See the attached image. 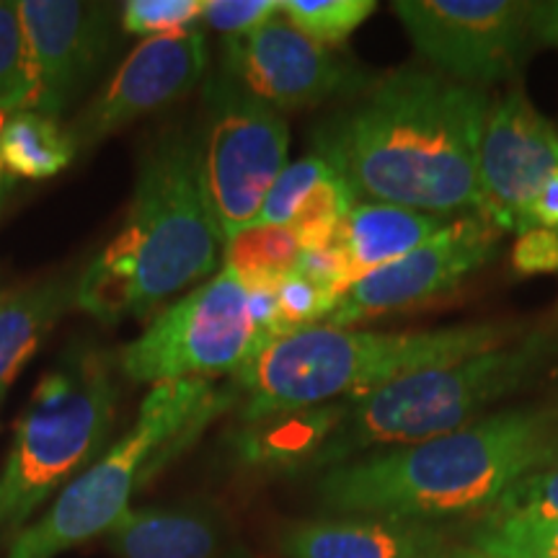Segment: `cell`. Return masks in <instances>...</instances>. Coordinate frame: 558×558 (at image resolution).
I'll return each mask as SVG.
<instances>
[{"mask_svg": "<svg viewBox=\"0 0 558 558\" xmlns=\"http://www.w3.org/2000/svg\"><path fill=\"white\" fill-rule=\"evenodd\" d=\"M207 60V39L194 26L140 41L101 94L68 128L75 148H94L132 122L171 107L205 78Z\"/></svg>", "mask_w": 558, "mask_h": 558, "instance_id": "14", "label": "cell"}, {"mask_svg": "<svg viewBox=\"0 0 558 558\" xmlns=\"http://www.w3.org/2000/svg\"><path fill=\"white\" fill-rule=\"evenodd\" d=\"M558 173V130L520 88L488 109L478 150L476 215L512 230L543 184Z\"/></svg>", "mask_w": 558, "mask_h": 558, "instance_id": "13", "label": "cell"}, {"mask_svg": "<svg viewBox=\"0 0 558 558\" xmlns=\"http://www.w3.org/2000/svg\"><path fill=\"white\" fill-rule=\"evenodd\" d=\"M5 120H9V111L0 109V135H3ZM3 181H5V166H3V158H0V192H3Z\"/></svg>", "mask_w": 558, "mask_h": 558, "instance_id": "37", "label": "cell"}, {"mask_svg": "<svg viewBox=\"0 0 558 558\" xmlns=\"http://www.w3.org/2000/svg\"><path fill=\"white\" fill-rule=\"evenodd\" d=\"M267 339L251 316L248 290L222 264L220 271L171 303L117 357V369L135 383L213 380L248 365Z\"/></svg>", "mask_w": 558, "mask_h": 558, "instance_id": "9", "label": "cell"}, {"mask_svg": "<svg viewBox=\"0 0 558 558\" xmlns=\"http://www.w3.org/2000/svg\"><path fill=\"white\" fill-rule=\"evenodd\" d=\"M344 411L347 401H339L239 424L230 435V452L251 471H311L344 418Z\"/></svg>", "mask_w": 558, "mask_h": 558, "instance_id": "18", "label": "cell"}, {"mask_svg": "<svg viewBox=\"0 0 558 558\" xmlns=\"http://www.w3.org/2000/svg\"><path fill=\"white\" fill-rule=\"evenodd\" d=\"M488 90L422 68L373 78L352 107L313 132L316 153L354 197L448 215L478 202Z\"/></svg>", "mask_w": 558, "mask_h": 558, "instance_id": "1", "label": "cell"}, {"mask_svg": "<svg viewBox=\"0 0 558 558\" xmlns=\"http://www.w3.org/2000/svg\"><path fill=\"white\" fill-rule=\"evenodd\" d=\"M512 267L520 275H548L558 271V233L556 230H530L520 235L512 251Z\"/></svg>", "mask_w": 558, "mask_h": 558, "instance_id": "33", "label": "cell"}, {"mask_svg": "<svg viewBox=\"0 0 558 558\" xmlns=\"http://www.w3.org/2000/svg\"><path fill=\"white\" fill-rule=\"evenodd\" d=\"M39 107V70L21 21L19 3L0 0V109Z\"/></svg>", "mask_w": 558, "mask_h": 558, "instance_id": "23", "label": "cell"}, {"mask_svg": "<svg viewBox=\"0 0 558 558\" xmlns=\"http://www.w3.org/2000/svg\"><path fill=\"white\" fill-rule=\"evenodd\" d=\"M375 9L373 0H279V16L324 47L347 41Z\"/></svg>", "mask_w": 558, "mask_h": 558, "instance_id": "24", "label": "cell"}, {"mask_svg": "<svg viewBox=\"0 0 558 558\" xmlns=\"http://www.w3.org/2000/svg\"><path fill=\"white\" fill-rule=\"evenodd\" d=\"M114 369L104 349L75 341L32 393L0 471V548L29 527L58 488L101 458L120 401Z\"/></svg>", "mask_w": 558, "mask_h": 558, "instance_id": "7", "label": "cell"}, {"mask_svg": "<svg viewBox=\"0 0 558 558\" xmlns=\"http://www.w3.org/2000/svg\"><path fill=\"white\" fill-rule=\"evenodd\" d=\"M331 173L333 169L318 153H311V156H303L295 163H288L275 184H271L256 222H262V226H290L300 205Z\"/></svg>", "mask_w": 558, "mask_h": 558, "instance_id": "27", "label": "cell"}, {"mask_svg": "<svg viewBox=\"0 0 558 558\" xmlns=\"http://www.w3.org/2000/svg\"><path fill=\"white\" fill-rule=\"evenodd\" d=\"M501 230L481 215L450 220L403 259L354 282L320 326L352 329L367 318L399 313L448 295L494 256Z\"/></svg>", "mask_w": 558, "mask_h": 558, "instance_id": "12", "label": "cell"}, {"mask_svg": "<svg viewBox=\"0 0 558 558\" xmlns=\"http://www.w3.org/2000/svg\"><path fill=\"white\" fill-rule=\"evenodd\" d=\"M471 541L525 558H558V520L522 518V514H486L471 533Z\"/></svg>", "mask_w": 558, "mask_h": 558, "instance_id": "25", "label": "cell"}, {"mask_svg": "<svg viewBox=\"0 0 558 558\" xmlns=\"http://www.w3.org/2000/svg\"><path fill=\"white\" fill-rule=\"evenodd\" d=\"M357 205L352 186L339 177L337 171L329 179L320 181L308 194V199L300 205V209L292 218L290 228L295 230L300 246L303 248H318L326 246L341 226V220L347 218L349 209Z\"/></svg>", "mask_w": 558, "mask_h": 558, "instance_id": "26", "label": "cell"}, {"mask_svg": "<svg viewBox=\"0 0 558 558\" xmlns=\"http://www.w3.org/2000/svg\"><path fill=\"white\" fill-rule=\"evenodd\" d=\"M107 541L117 558H243L228 518L209 501L130 507Z\"/></svg>", "mask_w": 558, "mask_h": 558, "instance_id": "16", "label": "cell"}, {"mask_svg": "<svg viewBox=\"0 0 558 558\" xmlns=\"http://www.w3.org/2000/svg\"><path fill=\"white\" fill-rule=\"evenodd\" d=\"M205 3L207 0H130L124 3L122 26L128 34L145 39L186 32L202 19Z\"/></svg>", "mask_w": 558, "mask_h": 558, "instance_id": "29", "label": "cell"}, {"mask_svg": "<svg viewBox=\"0 0 558 558\" xmlns=\"http://www.w3.org/2000/svg\"><path fill=\"white\" fill-rule=\"evenodd\" d=\"M530 34L538 45L558 47V0L530 3Z\"/></svg>", "mask_w": 558, "mask_h": 558, "instance_id": "35", "label": "cell"}, {"mask_svg": "<svg viewBox=\"0 0 558 558\" xmlns=\"http://www.w3.org/2000/svg\"><path fill=\"white\" fill-rule=\"evenodd\" d=\"M235 403V388H220L213 380L192 378L153 386L128 435L62 488L52 507L11 543L5 558H58L109 533L130 512L135 488L163 471L213 418Z\"/></svg>", "mask_w": 558, "mask_h": 558, "instance_id": "6", "label": "cell"}, {"mask_svg": "<svg viewBox=\"0 0 558 558\" xmlns=\"http://www.w3.org/2000/svg\"><path fill=\"white\" fill-rule=\"evenodd\" d=\"M558 458V407L494 411L448 435L349 460L320 476L337 514L439 520L492 509L520 478Z\"/></svg>", "mask_w": 558, "mask_h": 558, "instance_id": "2", "label": "cell"}, {"mask_svg": "<svg viewBox=\"0 0 558 558\" xmlns=\"http://www.w3.org/2000/svg\"><path fill=\"white\" fill-rule=\"evenodd\" d=\"M486 514L558 520V458L541 471L520 478Z\"/></svg>", "mask_w": 558, "mask_h": 558, "instance_id": "30", "label": "cell"}, {"mask_svg": "<svg viewBox=\"0 0 558 558\" xmlns=\"http://www.w3.org/2000/svg\"><path fill=\"white\" fill-rule=\"evenodd\" d=\"M442 546L429 522L369 514L295 522L279 535L284 558H429Z\"/></svg>", "mask_w": 558, "mask_h": 558, "instance_id": "17", "label": "cell"}, {"mask_svg": "<svg viewBox=\"0 0 558 558\" xmlns=\"http://www.w3.org/2000/svg\"><path fill=\"white\" fill-rule=\"evenodd\" d=\"M220 75L277 111L318 107L339 94H362L373 83L284 16L241 37H226Z\"/></svg>", "mask_w": 558, "mask_h": 558, "instance_id": "11", "label": "cell"}, {"mask_svg": "<svg viewBox=\"0 0 558 558\" xmlns=\"http://www.w3.org/2000/svg\"><path fill=\"white\" fill-rule=\"evenodd\" d=\"M337 298H331L329 292H324L318 284H313L308 277H303L300 271H292V275L288 279H282L277 288L275 339L320 326L326 316L337 308Z\"/></svg>", "mask_w": 558, "mask_h": 558, "instance_id": "28", "label": "cell"}, {"mask_svg": "<svg viewBox=\"0 0 558 558\" xmlns=\"http://www.w3.org/2000/svg\"><path fill=\"white\" fill-rule=\"evenodd\" d=\"M78 277H52L0 295V403L52 326L75 308Z\"/></svg>", "mask_w": 558, "mask_h": 558, "instance_id": "20", "label": "cell"}, {"mask_svg": "<svg viewBox=\"0 0 558 558\" xmlns=\"http://www.w3.org/2000/svg\"><path fill=\"white\" fill-rule=\"evenodd\" d=\"M295 271H300L303 277H308L313 284H318L320 290L329 292V295L337 300L352 288V277H349L347 259L333 241L318 248H303Z\"/></svg>", "mask_w": 558, "mask_h": 558, "instance_id": "32", "label": "cell"}, {"mask_svg": "<svg viewBox=\"0 0 558 558\" xmlns=\"http://www.w3.org/2000/svg\"><path fill=\"white\" fill-rule=\"evenodd\" d=\"M279 16V0H207L202 21L226 37H241Z\"/></svg>", "mask_w": 558, "mask_h": 558, "instance_id": "31", "label": "cell"}, {"mask_svg": "<svg viewBox=\"0 0 558 558\" xmlns=\"http://www.w3.org/2000/svg\"><path fill=\"white\" fill-rule=\"evenodd\" d=\"M558 367V318L452 365L422 369L347 401L313 469H337L373 448H403L478 422L494 403Z\"/></svg>", "mask_w": 558, "mask_h": 558, "instance_id": "5", "label": "cell"}, {"mask_svg": "<svg viewBox=\"0 0 558 558\" xmlns=\"http://www.w3.org/2000/svg\"><path fill=\"white\" fill-rule=\"evenodd\" d=\"M220 246L199 186L192 132H158L140 158L122 233L78 275L75 308L104 324L148 318L213 275Z\"/></svg>", "mask_w": 558, "mask_h": 558, "instance_id": "3", "label": "cell"}, {"mask_svg": "<svg viewBox=\"0 0 558 558\" xmlns=\"http://www.w3.org/2000/svg\"><path fill=\"white\" fill-rule=\"evenodd\" d=\"M19 13L39 70L37 111L60 120L114 45V19L109 5L78 0H21Z\"/></svg>", "mask_w": 558, "mask_h": 558, "instance_id": "15", "label": "cell"}, {"mask_svg": "<svg viewBox=\"0 0 558 558\" xmlns=\"http://www.w3.org/2000/svg\"><path fill=\"white\" fill-rule=\"evenodd\" d=\"M73 137L58 117L37 109H21L9 114L0 135V158L5 171L21 179H52L68 169L75 158Z\"/></svg>", "mask_w": 558, "mask_h": 558, "instance_id": "21", "label": "cell"}, {"mask_svg": "<svg viewBox=\"0 0 558 558\" xmlns=\"http://www.w3.org/2000/svg\"><path fill=\"white\" fill-rule=\"evenodd\" d=\"M226 267L241 279L246 290H277L282 279L295 271L303 246L290 226L254 222L226 246Z\"/></svg>", "mask_w": 558, "mask_h": 558, "instance_id": "22", "label": "cell"}, {"mask_svg": "<svg viewBox=\"0 0 558 558\" xmlns=\"http://www.w3.org/2000/svg\"><path fill=\"white\" fill-rule=\"evenodd\" d=\"M194 137V163L220 243L254 226L288 166L290 124L226 75H209Z\"/></svg>", "mask_w": 558, "mask_h": 558, "instance_id": "8", "label": "cell"}, {"mask_svg": "<svg viewBox=\"0 0 558 558\" xmlns=\"http://www.w3.org/2000/svg\"><path fill=\"white\" fill-rule=\"evenodd\" d=\"M393 11L437 73L481 90L514 78L533 45L522 0H399Z\"/></svg>", "mask_w": 558, "mask_h": 558, "instance_id": "10", "label": "cell"}, {"mask_svg": "<svg viewBox=\"0 0 558 558\" xmlns=\"http://www.w3.org/2000/svg\"><path fill=\"white\" fill-rule=\"evenodd\" d=\"M530 230H556L558 233V173L543 184L538 197L530 202L514 226L518 235H525Z\"/></svg>", "mask_w": 558, "mask_h": 558, "instance_id": "34", "label": "cell"}, {"mask_svg": "<svg viewBox=\"0 0 558 558\" xmlns=\"http://www.w3.org/2000/svg\"><path fill=\"white\" fill-rule=\"evenodd\" d=\"M450 218L388 202H357L333 235L344 254L352 284L388 264L403 259L416 246L448 226Z\"/></svg>", "mask_w": 558, "mask_h": 558, "instance_id": "19", "label": "cell"}, {"mask_svg": "<svg viewBox=\"0 0 558 558\" xmlns=\"http://www.w3.org/2000/svg\"><path fill=\"white\" fill-rule=\"evenodd\" d=\"M429 558H525V556H514V554H507V550H501V548L469 541V543H458V546L437 548Z\"/></svg>", "mask_w": 558, "mask_h": 558, "instance_id": "36", "label": "cell"}, {"mask_svg": "<svg viewBox=\"0 0 558 558\" xmlns=\"http://www.w3.org/2000/svg\"><path fill=\"white\" fill-rule=\"evenodd\" d=\"M522 326L478 320L429 331L313 326L275 339L233 375L239 424L352 401L422 369L452 365L518 339Z\"/></svg>", "mask_w": 558, "mask_h": 558, "instance_id": "4", "label": "cell"}]
</instances>
